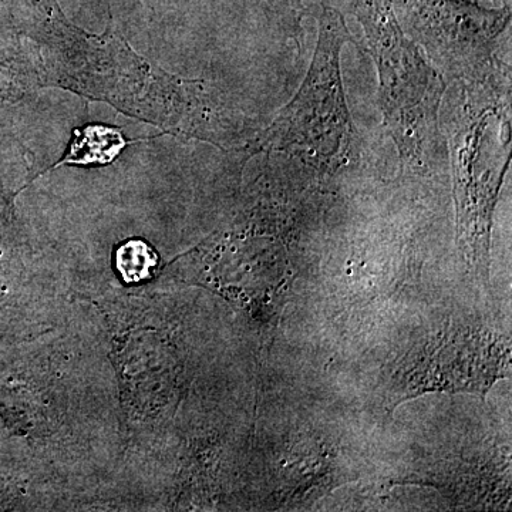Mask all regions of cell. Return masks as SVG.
I'll list each match as a JSON object with an SVG mask.
<instances>
[{"instance_id":"cell-4","label":"cell","mask_w":512,"mask_h":512,"mask_svg":"<svg viewBox=\"0 0 512 512\" xmlns=\"http://www.w3.org/2000/svg\"><path fill=\"white\" fill-rule=\"evenodd\" d=\"M510 343L481 326L450 323L414 343L393 366L387 402L396 407L421 394L470 393L485 397L507 376Z\"/></svg>"},{"instance_id":"cell-1","label":"cell","mask_w":512,"mask_h":512,"mask_svg":"<svg viewBox=\"0 0 512 512\" xmlns=\"http://www.w3.org/2000/svg\"><path fill=\"white\" fill-rule=\"evenodd\" d=\"M457 83L447 119L457 249L468 274L487 285L495 208L511 161V69Z\"/></svg>"},{"instance_id":"cell-2","label":"cell","mask_w":512,"mask_h":512,"mask_svg":"<svg viewBox=\"0 0 512 512\" xmlns=\"http://www.w3.org/2000/svg\"><path fill=\"white\" fill-rule=\"evenodd\" d=\"M362 25L379 74L383 124L396 144L400 173L426 180L446 163L440 130L446 79L403 32L390 0H342Z\"/></svg>"},{"instance_id":"cell-3","label":"cell","mask_w":512,"mask_h":512,"mask_svg":"<svg viewBox=\"0 0 512 512\" xmlns=\"http://www.w3.org/2000/svg\"><path fill=\"white\" fill-rule=\"evenodd\" d=\"M349 40L338 10H323L305 80L262 138L266 150L285 154L319 184L362 161V141L350 116L340 69V55Z\"/></svg>"},{"instance_id":"cell-5","label":"cell","mask_w":512,"mask_h":512,"mask_svg":"<svg viewBox=\"0 0 512 512\" xmlns=\"http://www.w3.org/2000/svg\"><path fill=\"white\" fill-rule=\"evenodd\" d=\"M404 19L430 63L454 82H477L510 69L500 39L510 10H485L461 0H403Z\"/></svg>"},{"instance_id":"cell-6","label":"cell","mask_w":512,"mask_h":512,"mask_svg":"<svg viewBox=\"0 0 512 512\" xmlns=\"http://www.w3.org/2000/svg\"><path fill=\"white\" fill-rule=\"evenodd\" d=\"M126 141L119 130L103 126L84 128L62 164H106L119 156Z\"/></svg>"},{"instance_id":"cell-7","label":"cell","mask_w":512,"mask_h":512,"mask_svg":"<svg viewBox=\"0 0 512 512\" xmlns=\"http://www.w3.org/2000/svg\"><path fill=\"white\" fill-rule=\"evenodd\" d=\"M117 265L128 279L144 278L156 265L153 249L141 241H130L117 252Z\"/></svg>"}]
</instances>
